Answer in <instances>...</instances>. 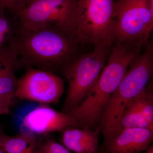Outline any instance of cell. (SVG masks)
<instances>
[{
    "mask_svg": "<svg viewBox=\"0 0 153 153\" xmlns=\"http://www.w3.org/2000/svg\"><path fill=\"white\" fill-rule=\"evenodd\" d=\"M41 135L37 140L36 153H70L68 149L57 142L49 134Z\"/></svg>",
    "mask_w": 153,
    "mask_h": 153,
    "instance_id": "cell-17",
    "label": "cell"
},
{
    "mask_svg": "<svg viewBox=\"0 0 153 153\" xmlns=\"http://www.w3.org/2000/svg\"><path fill=\"white\" fill-rule=\"evenodd\" d=\"M109 53V48L97 45L92 52L76 57L63 68L68 88L61 112L70 115L81 104L97 82Z\"/></svg>",
    "mask_w": 153,
    "mask_h": 153,
    "instance_id": "cell-4",
    "label": "cell"
},
{
    "mask_svg": "<svg viewBox=\"0 0 153 153\" xmlns=\"http://www.w3.org/2000/svg\"><path fill=\"white\" fill-rule=\"evenodd\" d=\"M15 14L21 31L52 27L75 38L77 0H34Z\"/></svg>",
    "mask_w": 153,
    "mask_h": 153,
    "instance_id": "cell-6",
    "label": "cell"
},
{
    "mask_svg": "<svg viewBox=\"0 0 153 153\" xmlns=\"http://www.w3.org/2000/svg\"><path fill=\"white\" fill-rule=\"evenodd\" d=\"M22 126L36 135L61 132L69 127L77 128L76 121L70 115L53 109L48 104H40L22 120Z\"/></svg>",
    "mask_w": 153,
    "mask_h": 153,
    "instance_id": "cell-9",
    "label": "cell"
},
{
    "mask_svg": "<svg viewBox=\"0 0 153 153\" xmlns=\"http://www.w3.org/2000/svg\"><path fill=\"white\" fill-rule=\"evenodd\" d=\"M127 128H148L153 130V126L149 123L136 107L130 102L122 115L119 124L118 131L122 129Z\"/></svg>",
    "mask_w": 153,
    "mask_h": 153,
    "instance_id": "cell-15",
    "label": "cell"
},
{
    "mask_svg": "<svg viewBox=\"0 0 153 153\" xmlns=\"http://www.w3.org/2000/svg\"><path fill=\"white\" fill-rule=\"evenodd\" d=\"M63 79L49 71L34 68H26L19 79L14 97L40 104H55L64 91Z\"/></svg>",
    "mask_w": 153,
    "mask_h": 153,
    "instance_id": "cell-8",
    "label": "cell"
},
{
    "mask_svg": "<svg viewBox=\"0 0 153 153\" xmlns=\"http://www.w3.org/2000/svg\"><path fill=\"white\" fill-rule=\"evenodd\" d=\"M34 0H0V9L7 10L16 14Z\"/></svg>",
    "mask_w": 153,
    "mask_h": 153,
    "instance_id": "cell-18",
    "label": "cell"
},
{
    "mask_svg": "<svg viewBox=\"0 0 153 153\" xmlns=\"http://www.w3.org/2000/svg\"><path fill=\"white\" fill-rule=\"evenodd\" d=\"M145 153H153V145H151L145 151Z\"/></svg>",
    "mask_w": 153,
    "mask_h": 153,
    "instance_id": "cell-21",
    "label": "cell"
},
{
    "mask_svg": "<svg viewBox=\"0 0 153 153\" xmlns=\"http://www.w3.org/2000/svg\"><path fill=\"white\" fill-rule=\"evenodd\" d=\"M38 138L27 131L13 136L5 135L0 142V148L7 153H36Z\"/></svg>",
    "mask_w": 153,
    "mask_h": 153,
    "instance_id": "cell-13",
    "label": "cell"
},
{
    "mask_svg": "<svg viewBox=\"0 0 153 153\" xmlns=\"http://www.w3.org/2000/svg\"><path fill=\"white\" fill-rule=\"evenodd\" d=\"M17 29L5 14L4 10L0 9V49L10 43L16 36Z\"/></svg>",
    "mask_w": 153,
    "mask_h": 153,
    "instance_id": "cell-16",
    "label": "cell"
},
{
    "mask_svg": "<svg viewBox=\"0 0 153 153\" xmlns=\"http://www.w3.org/2000/svg\"><path fill=\"white\" fill-rule=\"evenodd\" d=\"M62 144L70 152L75 153H99L100 131L89 129L69 127L61 132Z\"/></svg>",
    "mask_w": 153,
    "mask_h": 153,
    "instance_id": "cell-12",
    "label": "cell"
},
{
    "mask_svg": "<svg viewBox=\"0 0 153 153\" xmlns=\"http://www.w3.org/2000/svg\"><path fill=\"white\" fill-rule=\"evenodd\" d=\"M142 53H138L130 63L117 89L102 111L97 128L103 135V141L118 131L122 115L129 103L146 87L153 72V48L150 42Z\"/></svg>",
    "mask_w": 153,
    "mask_h": 153,
    "instance_id": "cell-3",
    "label": "cell"
},
{
    "mask_svg": "<svg viewBox=\"0 0 153 153\" xmlns=\"http://www.w3.org/2000/svg\"><path fill=\"white\" fill-rule=\"evenodd\" d=\"M14 38L0 49V95L11 102L18 82L15 71L18 54Z\"/></svg>",
    "mask_w": 153,
    "mask_h": 153,
    "instance_id": "cell-11",
    "label": "cell"
},
{
    "mask_svg": "<svg viewBox=\"0 0 153 153\" xmlns=\"http://www.w3.org/2000/svg\"><path fill=\"white\" fill-rule=\"evenodd\" d=\"M0 153H5L1 148H0Z\"/></svg>",
    "mask_w": 153,
    "mask_h": 153,
    "instance_id": "cell-22",
    "label": "cell"
},
{
    "mask_svg": "<svg viewBox=\"0 0 153 153\" xmlns=\"http://www.w3.org/2000/svg\"><path fill=\"white\" fill-rule=\"evenodd\" d=\"M5 135V134L3 131L2 128L1 127V126H0V142Z\"/></svg>",
    "mask_w": 153,
    "mask_h": 153,
    "instance_id": "cell-20",
    "label": "cell"
},
{
    "mask_svg": "<svg viewBox=\"0 0 153 153\" xmlns=\"http://www.w3.org/2000/svg\"><path fill=\"white\" fill-rule=\"evenodd\" d=\"M153 130L122 129L103 141L99 153H137L146 151L152 144Z\"/></svg>",
    "mask_w": 153,
    "mask_h": 153,
    "instance_id": "cell-10",
    "label": "cell"
},
{
    "mask_svg": "<svg viewBox=\"0 0 153 153\" xmlns=\"http://www.w3.org/2000/svg\"><path fill=\"white\" fill-rule=\"evenodd\" d=\"M153 27V0L116 1L114 43L141 49L149 42Z\"/></svg>",
    "mask_w": 153,
    "mask_h": 153,
    "instance_id": "cell-7",
    "label": "cell"
},
{
    "mask_svg": "<svg viewBox=\"0 0 153 153\" xmlns=\"http://www.w3.org/2000/svg\"><path fill=\"white\" fill-rule=\"evenodd\" d=\"M11 103L7 99L0 95V115L10 114L11 113Z\"/></svg>",
    "mask_w": 153,
    "mask_h": 153,
    "instance_id": "cell-19",
    "label": "cell"
},
{
    "mask_svg": "<svg viewBox=\"0 0 153 153\" xmlns=\"http://www.w3.org/2000/svg\"><path fill=\"white\" fill-rule=\"evenodd\" d=\"M116 0H77V44L110 48L114 43Z\"/></svg>",
    "mask_w": 153,
    "mask_h": 153,
    "instance_id": "cell-5",
    "label": "cell"
},
{
    "mask_svg": "<svg viewBox=\"0 0 153 153\" xmlns=\"http://www.w3.org/2000/svg\"><path fill=\"white\" fill-rule=\"evenodd\" d=\"M14 41L18 54L16 69L34 68L56 74L76 57L75 38L54 27L18 29Z\"/></svg>",
    "mask_w": 153,
    "mask_h": 153,
    "instance_id": "cell-1",
    "label": "cell"
},
{
    "mask_svg": "<svg viewBox=\"0 0 153 153\" xmlns=\"http://www.w3.org/2000/svg\"><path fill=\"white\" fill-rule=\"evenodd\" d=\"M97 82L71 115L77 128L95 130L108 100L119 85L130 63L140 49L115 43Z\"/></svg>",
    "mask_w": 153,
    "mask_h": 153,
    "instance_id": "cell-2",
    "label": "cell"
},
{
    "mask_svg": "<svg viewBox=\"0 0 153 153\" xmlns=\"http://www.w3.org/2000/svg\"><path fill=\"white\" fill-rule=\"evenodd\" d=\"M150 124L153 126V85L152 80L131 102Z\"/></svg>",
    "mask_w": 153,
    "mask_h": 153,
    "instance_id": "cell-14",
    "label": "cell"
}]
</instances>
